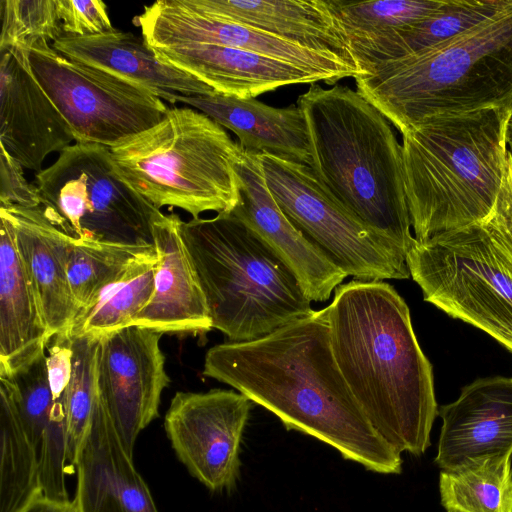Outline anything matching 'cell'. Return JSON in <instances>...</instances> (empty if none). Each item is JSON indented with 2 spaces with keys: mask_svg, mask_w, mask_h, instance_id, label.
<instances>
[{
  "mask_svg": "<svg viewBox=\"0 0 512 512\" xmlns=\"http://www.w3.org/2000/svg\"><path fill=\"white\" fill-rule=\"evenodd\" d=\"M19 512H80L75 500H55L43 493L33 498Z\"/></svg>",
  "mask_w": 512,
  "mask_h": 512,
  "instance_id": "obj_39",
  "label": "cell"
},
{
  "mask_svg": "<svg viewBox=\"0 0 512 512\" xmlns=\"http://www.w3.org/2000/svg\"><path fill=\"white\" fill-rule=\"evenodd\" d=\"M443 2L444 0H330L357 66L358 61L366 54L432 15Z\"/></svg>",
  "mask_w": 512,
  "mask_h": 512,
  "instance_id": "obj_27",
  "label": "cell"
},
{
  "mask_svg": "<svg viewBox=\"0 0 512 512\" xmlns=\"http://www.w3.org/2000/svg\"><path fill=\"white\" fill-rule=\"evenodd\" d=\"M406 263L426 302L512 352V256L484 221L415 239Z\"/></svg>",
  "mask_w": 512,
  "mask_h": 512,
  "instance_id": "obj_8",
  "label": "cell"
},
{
  "mask_svg": "<svg viewBox=\"0 0 512 512\" xmlns=\"http://www.w3.org/2000/svg\"><path fill=\"white\" fill-rule=\"evenodd\" d=\"M512 452L468 460L441 470L439 491L447 512H512Z\"/></svg>",
  "mask_w": 512,
  "mask_h": 512,
  "instance_id": "obj_29",
  "label": "cell"
},
{
  "mask_svg": "<svg viewBox=\"0 0 512 512\" xmlns=\"http://www.w3.org/2000/svg\"><path fill=\"white\" fill-rule=\"evenodd\" d=\"M163 333L131 325L99 338V396L120 441L133 458L137 438L159 415L170 378L160 348Z\"/></svg>",
  "mask_w": 512,
  "mask_h": 512,
  "instance_id": "obj_13",
  "label": "cell"
},
{
  "mask_svg": "<svg viewBox=\"0 0 512 512\" xmlns=\"http://www.w3.org/2000/svg\"><path fill=\"white\" fill-rule=\"evenodd\" d=\"M442 427L435 463L441 470L512 452V377L480 378L438 408Z\"/></svg>",
  "mask_w": 512,
  "mask_h": 512,
  "instance_id": "obj_17",
  "label": "cell"
},
{
  "mask_svg": "<svg viewBox=\"0 0 512 512\" xmlns=\"http://www.w3.org/2000/svg\"><path fill=\"white\" fill-rule=\"evenodd\" d=\"M297 105L306 119L310 168L331 196L405 255L415 238L404 180L402 144L390 121L347 86L312 83Z\"/></svg>",
  "mask_w": 512,
  "mask_h": 512,
  "instance_id": "obj_3",
  "label": "cell"
},
{
  "mask_svg": "<svg viewBox=\"0 0 512 512\" xmlns=\"http://www.w3.org/2000/svg\"><path fill=\"white\" fill-rule=\"evenodd\" d=\"M155 246H130L75 240L66 244L67 276L79 311L138 260L156 254Z\"/></svg>",
  "mask_w": 512,
  "mask_h": 512,
  "instance_id": "obj_32",
  "label": "cell"
},
{
  "mask_svg": "<svg viewBox=\"0 0 512 512\" xmlns=\"http://www.w3.org/2000/svg\"><path fill=\"white\" fill-rule=\"evenodd\" d=\"M168 102H182L198 109L231 130L247 152L267 153L310 166L309 133L298 105L276 108L255 98H238L217 92L195 96L172 92Z\"/></svg>",
  "mask_w": 512,
  "mask_h": 512,
  "instance_id": "obj_23",
  "label": "cell"
},
{
  "mask_svg": "<svg viewBox=\"0 0 512 512\" xmlns=\"http://www.w3.org/2000/svg\"><path fill=\"white\" fill-rule=\"evenodd\" d=\"M31 70L70 125L75 143L112 147L161 122L168 112L149 90L70 59L48 44L28 51Z\"/></svg>",
  "mask_w": 512,
  "mask_h": 512,
  "instance_id": "obj_11",
  "label": "cell"
},
{
  "mask_svg": "<svg viewBox=\"0 0 512 512\" xmlns=\"http://www.w3.org/2000/svg\"><path fill=\"white\" fill-rule=\"evenodd\" d=\"M512 106L425 118L402 133L404 180L415 239L483 221L508 167Z\"/></svg>",
  "mask_w": 512,
  "mask_h": 512,
  "instance_id": "obj_4",
  "label": "cell"
},
{
  "mask_svg": "<svg viewBox=\"0 0 512 512\" xmlns=\"http://www.w3.org/2000/svg\"><path fill=\"white\" fill-rule=\"evenodd\" d=\"M177 214H162L153 225L158 261L154 290L132 325L161 333L202 335L212 320L196 271L180 234Z\"/></svg>",
  "mask_w": 512,
  "mask_h": 512,
  "instance_id": "obj_19",
  "label": "cell"
},
{
  "mask_svg": "<svg viewBox=\"0 0 512 512\" xmlns=\"http://www.w3.org/2000/svg\"><path fill=\"white\" fill-rule=\"evenodd\" d=\"M357 91L402 134L439 114L512 104V4L418 53L370 65Z\"/></svg>",
  "mask_w": 512,
  "mask_h": 512,
  "instance_id": "obj_5",
  "label": "cell"
},
{
  "mask_svg": "<svg viewBox=\"0 0 512 512\" xmlns=\"http://www.w3.org/2000/svg\"><path fill=\"white\" fill-rule=\"evenodd\" d=\"M51 339L13 228L0 216V377L29 366L46 352Z\"/></svg>",
  "mask_w": 512,
  "mask_h": 512,
  "instance_id": "obj_25",
  "label": "cell"
},
{
  "mask_svg": "<svg viewBox=\"0 0 512 512\" xmlns=\"http://www.w3.org/2000/svg\"><path fill=\"white\" fill-rule=\"evenodd\" d=\"M109 149L120 177L157 209L177 207L196 219L231 212L239 201L234 165L243 149L200 111L169 108L157 125Z\"/></svg>",
  "mask_w": 512,
  "mask_h": 512,
  "instance_id": "obj_7",
  "label": "cell"
},
{
  "mask_svg": "<svg viewBox=\"0 0 512 512\" xmlns=\"http://www.w3.org/2000/svg\"><path fill=\"white\" fill-rule=\"evenodd\" d=\"M0 379L12 392L22 426L34 448L42 493L55 500H69L64 400H54L52 396L46 352L16 374Z\"/></svg>",
  "mask_w": 512,
  "mask_h": 512,
  "instance_id": "obj_26",
  "label": "cell"
},
{
  "mask_svg": "<svg viewBox=\"0 0 512 512\" xmlns=\"http://www.w3.org/2000/svg\"><path fill=\"white\" fill-rule=\"evenodd\" d=\"M64 34L91 36L114 29L107 6L99 0H57Z\"/></svg>",
  "mask_w": 512,
  "mask_h": 512,
  "instance_id": "obj_35",
  "label": "cell"
},
{
  "mask_svg": "<svg viewBox=\"0 0 512 512\" xmlns=\"http://www.w3.org/2000/svg\"><path fill=\"white\" fill-rule=\"evenodd\" d=\"M509 153H510V156H511V159H512V152L509 150Z\"/></svg>",
  "mask_w": 512,
  "mask_h": 512,
  "instance_id": "obj_41",
  "label": "cell"
},
{
  "mask_svg": "<svg viewBox=\"0 0 512 512\" xmlns=\"http://www.w3.org/2000/svg\"><path fill=\"white\" fill-rule=\"evenodd\" d=\"M511 106H512V104H511Z\"/></svg>",
  "mask_w": 512,
  "mask_h": 512,
  "instance_id": "obj_42",
  "label": "cell"
},
{
  "mask_svg": "<svg viewBox=\"0 0 512 512\" xmlns=\"http://www.w3.org/2000/svg\"><path fill=\"white\" fill-rule=\"evenodd\" d=\"M46 218L75 240L154 246L163 214L118 174L109 147L75 143L36 174Z\"/></svg>",
  "mask_w": 512,
  "mask_h": 512,
  "instance_id": "obj_9",
  "label": "cell"
},
{
  "mask_svg": "<svg viewBox=\"0 0 512 512\" xmlns=\"http://www.w3.org/2000/svg\"><path fill=\"white\" fill-rule=\"evenodd\" d=\"M483 221L512 256V159L509 151L508 167L496 204Z\"/></svg>",
  "mask_w": 512,
  "mask_h": 512,
  "instance_id": "obj_37",
  "label": "cell"
},
{
  "mask_svg": "<svg viewBox=\"0 0 512 512\" xmlns=\"http://www.w3.org/2000/svg\"><path fill=\"white\" fill-rule=\"evenodd\" d=\"M234 170L239 201L231 212L273 249L310 301H327L348 275L286 217L266 184L257 154L243 150Z\"/></svg>",
  "mask_w": 512,
  "mask_h": 512,
  "instance_id": "obj_15",
  "label": "cell"
},
{
  "mask_svg": "<svg viewBox=\"0 0 512 512\" xmlns=\"http://www.w3.org/2000/svg\"><path fill=\"white\" fill-rule=\"evenodd\" d=\"M203 375L272 412L287 430L328 444L368 471H402L401 453L371 425L337 366L323 309L256 340L213 346Z\"/></svg>",
  "mask_w": 512,
  "mask_h": 512,
  "instance_id": "obj_1",
  "label": "cell"
},
{
  "mask_svg": "<svg viewBox=\"0 0 512 512\" xmlns=\"http://www.w3.org/2000/svg\"><path fill=\"white\" fill-rule=\"evenodd\" d=\"M48 344L46 367L54 400H64L72 376V350L69 338L53 337Z\"/></svg>",
  "mask_w": 512,
  "mask_h": 512,
  "instance_id": "obj_38",
  "label": "cell"
},
{
  "mask_svg": "<svg viewBox=\"0 0 512 512\" xmlns=\"http://www.w3.org/2000/svg\"><path fill=\"white\" fill-rule=\"evenodd\" d=\"M72 141V129L34 76L28 52L0 51V147L23 168L40 172L47 155Z\"/></svg>",
  "mask_w": 512,
  "mask_h": 512,
  "instance_id": "obj_16",
  "label": "cell"
},
{
  "mask_svg": "<svg viewBox=\"0 0 512 512\" xmlns=\"http://www.w3.org/2000/svg\"><path fill=\"white\" fill-rule=\"evenodd\" d=\"M252 401L234 390L177 392L164 429L180 462L212 492L233 490Z\"/></svg>",
  "mask_w": 512,
  "mask_h": 512,
  "instance_id": "obj_12",
  "label": "cell"
},
{
  "mask_svg": "<svg viewBox=\"0 0 512 512\" xmlns=\"http://www.w3.org/2000/svg\"><path fill=\"white\" fill-rule=\"evenodd\" d=\"M184 2L204 14L244 24L308 49L333 55L359 69L330 0Z\"/></svg>",
  "mask_w": 512,
  "mask_h": 512,
  "instance_id": "obj_22",
  "label": "cell"
},
{
  "mask_svg": "<svg viewBox=\"0 0 512 512\" xmlns=\"http://www.w3.org/2000/svg\"><path fill=\"white\" fill-rule=\"evenodd\" d=\"M157 261L156 253L130 266L78 312L67 336L63 338L102 336L131 326L152 296Z\"/></svg>",
  "mask_w": 512,
  "mask_h": 512,
  "instance_id": "obj_30",
  "label": "cell"
},
{
  "mask_svg": "<svg viewBox=\"0 0 512 512\" xmlns=\"http://www.w3.org/2000/svg\"><path fill=\"white\" fill-rule=\"evenodd\" d=\"M74 466L80 512H159L100 399Z\"/></svg>",
  "mask_w": 512,
  "mask_h": 512,
  "instance_id": "obj_18",
  "label": "cell"
},
{
  "mask_svg": "<svg viewBox=\"0 0 512 512\" xmlns=\"http://www.w3.org/2000/svg\"><path fill=\"white\" fill-rule=\"evenodd\" d=\"M100 336L70 337L72 376L64 398L67 463L74 465L80 445L99 405L97 354Z\"/></svg>",
  "mask_w": 512,
  "mask_h": 512,
  "instance_id": "obj_33",
  "label": "cell"
},
{
  "mask_svg": "<svg viewBox=\"0 0 512 512\" xmlns=\"http://www.w3.org/2000/svg\"><path fill=\"white\" fill-rule=\"evenodd\" d=\"M0 205L23 208L41 206L36 185L24 177L23 166L0 147Z\"/></svg>",
  "mask_w": 512,
  "mask_h": 512,
  "instance_id": "obj_36",
  "label": "cell"
},
{
  "mask_svg": "<svg viewBox=\"0 0 512 512\" xmlns=\"http://www.w3.org/2000/svg\"><path fill=\"white\" fill-rule=\"evenodd\" d=\"M266 184L286 217L348 276L407 279L406 255L341 206L306 164L258 154Z\"/></svg>",
  "mask_w": 512,
  "mask_h": 512,
  "instance_id": "obj_10",
  "label": "cell"
},
{
  "mask_svg": "<svg viewBox=\"0 0 512 512\" xmlns=\"http://www.w3.org/2000/svg\"><path fill=\"white\" fill-rule=\"evenodd\" d=\"M0 51H29L37 42L64 35L57 0H2Z\"/></svg>",
  "mask_w": 512,
  "mask_h": 512,
  "instance_id": "obj_34",
  "label": "cell"
},
{
  "mask_svg": "<svg viewBox=\"0 0 512 512\" xmlns=\"http://www.w3.org/2000/svg\"><path fill=\"white\" fill-rule=\"evenodd\" d=\"M179 229L212 327L229 341L256 340L315 312L292 271L232 212L181 220Z\"/></svg>",
  "mask_w": 512,
  "mask_h": 512,
  "instance_id": "obj_6",
  "label": "cell"
},
{
  "mask_svg": "<svg viewBox=\"0 0 512 512\" xmlns=\"http://www.w3.org/2000/svg\"><path fill=\"white\" fill-rule=\"evenodd\" d=\"M512 0H444L442 6L421 22L403 30L362 57V75L378 62L394 60L432 48L498 14Z\"/></svg>",
  "mask_w": 512,
  "mask_h": 512,
  "instance_id": "obj_28",
  "label": "cell"
},
{
  "mask_svg": "<svg viewBox=\"0 0 512 512\" xmlns=\"http://www.w3.org/2000/svg\"><path fill=\"white\" fill-rule=\"evenodd\" d=\"M41 493L34 448L22 426L12 392L0 379V512H19Z\"/></svg>",
  "mask_w": 512,
  "mask_h": 512,
  "instance_id": "obj_31",
  "label": "cell"
},
{
  "mask_svg": "<svg viewBox=\"0 0 512 512\" xmlns=\"http://www.w3.org/2000/svg\"><path fill=\"white\" fill-rule=\"evenodd\" d=\"M52 47L75 61L143 87L160 99L172 92L186 96L215 92L195 77L162 61L142 36L117 29L91 35L64 34Z\"/></svg>",
  "mask_w": 512,
  "mask_h": 512,
  "instance_id": "obj_24",
  "label": "cell"
},
{
  "mask_svg": "<svg viewBox=\"0 0 512 512\" xmlns=\"http://www.w3.org/2000/svg\"><path fill=\"white\" fill-rule=\"evenodd\" d=\"M152 49L208 44L243 49L331 77H357L356 67L333 55L308 49L262 30L199 12L184 0H160L136 18Z\"/></svg>",
  "mask_w": 512,
  "mask_h": 512,
  "instance_id": "obj_14",
  "label": "cell"
},
{
  "mask_svg": "<svg viewBox=\"0 0 512 512\" xmlns=\"http://www.w3.org/2000/svg\"><path fill=\"white\" fill-rule=\"evenodd\" d=\"M153 50L215 92L238 98H255L291 84L335 83L321 72L238 48L196 44Z\"/></svg>",
  "mask_w": 512,
  "mask_h": 512,
  "instance_id": "obj_20",
  "label": "cell"
},
{
  "mask_svg": "<svg viewBox=\"0 0 512 512\" xmlns=\"http://www.w3.org/2000/svg\"><path fill=\"white\" fill-rule=\"evenodd\" d=\"M0 216L13 228L16 247L51 337H66L79 312L67 276L68 236L40 207L0 205Z\"/></svg>",
  "mask_w": 512,
  "mask_h": 512,
  "instance_id": "obj_21",
  "label": "cell"
},
{
  "mask_svg": "<svg viewBox=\"0 0 512 512\" xmlns=\"http://www.w3.org/2000/svg\"><path fill=\"white\" fill-rule=\"evenodd\" d=\"M507 143L508 149L512 152V117L508 125Z\"/></svg>",
  "mask_w": 512,
  "mask_h": 512,
  "instance_id": "obj_40",
  "label": "cell"
},
{
  "mask_svg": "<svg viewBox=\"0 0 512 512\" xmlns=\"http://www.w3.org/2000/svg\"><path fill=\"white\" fill-rule=\"evenodd\" d=\"M323 310L337 366L371 425L401 454L422 455L438 406L405 300L386 282L354 279Z\"/></svg>",
  "mask_w": 512,
  "mask_h": 512,
  "instance_id": "obj_2",
  "label": "cell"
}]
</instances>
